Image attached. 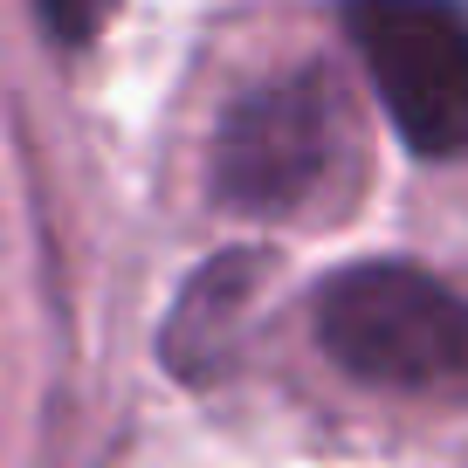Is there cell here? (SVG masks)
<instances>
[{
  "label": "cell",
  "instance_id": "6da1fadb",
  "mask_svg": "<svg viewBox=\"0 0 468 468\" xmlns=\"http://www.w3.org/2000/svg\"><path fill=\"white\" fill-rule=\"evenodd\" d=\"M317 345L379 393L468 399V296L413 262H358L317 290Z\"/></svg>",
  "mask_w": 468,
  "mask_h": 468
},
{
  "label": "cell",
  "instance_id": "7a4b0ae2",
  "mask_svg": "<svg viewBox=\"0 0 468 468\" xmlns=\"http://www.w3.org/2000/svg\"><path fill=\"white\" fill-rule=\"evenodd\" d=\"M351 138V111L324 69L269 76L234 97L214 132V200L249 220H282L324 200L337 152Z\"/></svg>",
  "mask_w": 468,
  "mask_h": 468
},
{
  "label": "cell",
  "instance_id": "3957f363",
  "mask_svg": "<svg viewBox=\"0 0 468 468\" xmlns=\"http://www.w3.org/2000/svg\"><path fill=\"white\" fill-rule=\"evenodd\" d=\"M345 35L413 152H468V15L454 0H345Z\"/></svg>",
  "mask_w": 468,
  "mask_h": 468
},
{
  "label": "cell",
  "instance_id": "277c9868",
  "mask_svg": "<svg viewBox=\"0 0 468 468\" xmlns=\"http://www.w3.org/2000/svg\"><path fill=\"white\" fill-rule=\"evenodd\" d=\"M262 269H269L262 255H220V262H207L200 276L186 282L173 324H165V366H173L179 379H207V372L228 358L234 331H241V317H249V303H255Z\"/></svg>",
  "mask_w": 468,
  "mask_h": 468
},
{
  "label": "cell",
  "instance_id": "5b68a950",
  "mask_svg": "<svg viewBox=\"0 0 468 468\" xmlns=\"http://www.w3.org/2000/svg\"><path fill=\"white\" fill-rule=\"evenodd\" d=\"M35 7H42V28L62 48H83L103 28V15H111V0H35Z\"/></svg>",
  "mask_w": 468,
  "mask_h": 468
}]
</instances>
